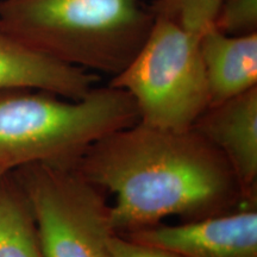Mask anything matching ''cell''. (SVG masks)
Instances as JSON below:
<instances>
[{
  "label": "cell",
  "mask_w": 257,
  "mask_h": 257,
  "mask_svg": "<svg viewBox=\"0 0 257 257\" xmlns=\"http://www.w3.org/2000/svg\"><path fill=\"white\" fill-rule=\"evenodd\" d=\"M73 169L113 195L110 221L125 234L166 218L205 219L245 205L229 163L194 128L165 130L138 123L92 144Z\"/></svg>",
  "instance_id": "6da1fadb"
},
{
  "label": "cell",
  "mask_w": 257,
  "mask_h": 257,
  "mask_svg": "<svg viewBox=\"0 0 257 257\" xmlns=\"http://www.w3.org/2000/svg\"><path fill=\"white\" fill-rule=\"evenodd\" d=\"M0 22L51 59L113 78L146 43L155 14L143 0H0Z\"/></svg>",
  "instance_id": "7a4b0ae2"
},
{
  "label": "cell",
  "mask_w": 257,
  "mask_h": 257,
  "mask_svg": "<svg viewBox=\"0 0 257 257\" xmlns=\"http://www.w3.org/2000/svg\"><path fill=\"white\" fill-rule=\"evenodd\" d=\"M138 121L131 95L110 83L78 100L46 91H2L0 166L73 168L92 144Z\"/></svg>",
  "instance_id": "3957f363"
},
{
  "label": "cell",
  "mask_w": 257,
  "mask_h": 257,
  "mask_svg": "<svg viewBox=\"0 0 257 257\" xmlns=\"http://www.w3.org/2000/svg\"><path fill=\"white\" fill-rule=\"evenodd\" d=\"M200 36L155 16L136 57L111 78V86L124 89L134 99L141 123L165 130H189L211 105Z\"/></svg>",
  "instance_id": "277c9868"
},
{
  "label": "cell",
  "mask_w": 257,
  "mask_h": 257,
  "mask_svg": "<svg viewBox=\"0 0 257 257\" xmlns=\"http://www.w3.org/2000/svg\"><path fill=\"white\" fill-rule=\"evenodd\" d=\"M22 188L30 204L44 257H112L115 233L101 189L73 168L32 163Z\"/></svg>",
  "instance_id": "5b68a950"
},
{
  "label": "cell",
  "mask_w": 257,
  "mask_h": 257,
  "mask_svg": "<svg viewBox=\"0 0 257 257\" xmlns=\"http://www.w3.org/2000/svg\"><path fill=\"white\" fill-rule=\"evenodd\" d=\"M123 236L184 257H257V210L243 206L205 219L157 224Z\"/></svg>",
  "instance_id": "8992f818"
},
{
  "label": "cell",
  "mask_w": 257,
  "mask_h": 257,
  "mask_svg": "<svg viewBox=\"0 0 257 257\" xmlns=\"http://www.w3.org/2000/svg\"><path fill=\"white\" fill-rule=\"evenodd\" d=\"M219 152L245 205L257 202V87L210 105L193 125Z\"/></svg>",
  "instance_id": "52a82bcc"
},
{
  "label": "cell",
  "mask_w": 257,
  "mask_h": 257,
  "mask_svg": "<svg viewBox=\"0 0 257 257\" xmlns=\"http://www.w3.org/2000/svg\"><path fill=\"white\" fill-rule=\"evenodd\" d=\"M96 82L95 73L51 59L15 37L0 22V92L37 89L78 100Z\"/></svg>",
  "instance_id": "ba28073f"
},
{
  "label": "cell",
  "mask_w": 257,
  "mask_h": 257,
  "mask_svg": "<svg viewBox=\"0 0 257 257\" xmlns=\"http://www.w3.org/2000/svg\"><path fill=\"white\" fill-rule=\"evenodd\" d=\"M211 105L257 87V34L230 36L211 24L200 36Z\"/></svg>",
  "instance_id": "9c48e42d"
},
{
  "label": "cell",
  "mask_w": 257,
  "mask_h": 257,
  "mask_svg": "<svg viewBox=\"0 0 257 257\" xmlns=\"http://www.w3.org/2000/svg\"><path fill=\"white\" fill-rule=\"evenodd\" d=\"M8 175L0 181V257H44L27 195Z\"/></svg>",
  "instance_id": "30bf717a"
},
{
  "label": "cell",
  "mask_w": 257,
  "mask_h": 257,
  "mask_svg": "<svg viewBox=\"0 0 257 257\" xmlns=\"http://www.w3.org/2000/svg\"><path fill=\"white\" fill-rule=\"evenodd\" d=\"M223 0H155V16L174 22L184 30L200 35L213 23Z\"/></svg>",
  "instance_id": "8fae6325"
},
{
  "label": "cell",
  "mask_w": 257,
  "mask_h": 257,
  "mask_svg": "<svg viewBox=\"0 0 257 257\" xmlns=\"http://www.w3.org/2000/svg\"><path fill=\"white\" fill-rule=\"evenodd\" d=\"M212 24L230 36L257 34V0H223Z\"/></svg>",
  "instance_id": "7c38bea8"
},
{
  "label": "cell",
  "mask_w": 257,
  "mask_h": 257,
  "mask_svg": "<svg viewBox=\"0 0 257 257\" xmlns=\"http://www.w3.org/2000/svg\"><path fill=\"white\" fill-rule=\"evenodd\" d=\"M110 248L112 257H184L172 250L137 242L118 233L111 237Z\"/></svg>",
  "instance_id": "4fadbf2b"
},
{
  "label": "cell",
  "mask_w": 257,
  "mask_h": 257,
  "mask_svg": "<svg viewBox=\"0 0 257 257\" xmlns=\"http://www.w3.org/2000/svg\"><path fill=\"white\" fill-rule=\"evenodd\" d=\"M10 172H11V170L6 168V167L0 166V181H2V179L4 178V176H5L6 174H8V173H10Z\"/></svg>",
  "instance_id": "5bb4252c"
}]
</instances>
